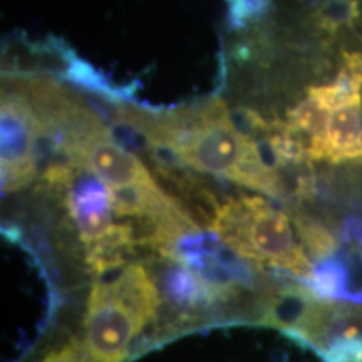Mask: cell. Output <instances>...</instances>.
<instances>
[{"label": "cell", "instance_id": "cell-1", "mask_svg": "<svg viewBox=\"0 0 362 362\" xmlns=\"http://www.w3.org/2000/svg\"><path fill=\"white\" fill-rule=\"evenodd\" d=\"M156 146L173 149L185 166L200 173L223 176L274 198L284 193L282 180L262 160L257 139L238 133L221 99L166 111Z\"/></svg>", "mask_w": 362, "mask_h": 362}, {"label": "cell", "instance_id": "cell-2", "mask_svg": "<svg viewBox=\"0 0 362 362\" xmlns=\"http://www.w3.org/2000/svg\"><path fill=\"white\" fill-rule=\"evenodd\" d=\"M160 296L141 264H128L90 288L84 349L89 362H123L133 339L155 319Z\"/></svg>", "mask_w": 362, "mask_h": 362}, {"label": "cell", "instance_id": "cell-3", "mask_svg": "<svg viewBox=\"0 0 362 362\" xmlns=\"http://www.w3.org/2000/svg\"><path fill=\"white\" fill-rule=\"evenodd\" d=\"M210 230L238 259L297 275L309 272V260L298 247L288 216L260 197L225 202L211 218Z\"/></svg>", "mask_w": 362, "mask_h": 362}, {"label": "cell", "instance_id": "cell-4", "mask_svg": "<svg viewBox=\"0 0 362 362\" xmlns=\"http://www.w3.org/2000/svg\"><path fill=\"white\" fill-rule=\"evenodd\" d=\"M39 163L37 110L24 93L4 89L0 107L2 193L17 192L33 183Z\"/></svg>", "mask_w": 362, "mask_h": 362}, {"label": "cell", "instance_id": "cell-5", "mask_svg": "<svg viewBox=\"0 0 362 362\" xmlns=\"http://www.w3.org/2000/svg\"><path fill=\"white\" fill-rule=\"evenodd\" d=\"M66 208L74 223L86 253L98 250L119 237L123 223L112 216L110 188L101 178L84 166L74 165L66 188Z\"/></svg>", "mask_w": 362, "mask_h": 362}, {"label": "cell", "instance_id": "cell-6", "mask_svg": "<svg viewBox=\"0 0 362 362\" xmlns=\"http://www.w3.org/2000/svg\"><path fill=\"white\" fill-rule=\"evenodd\" d=\"M62 160L93 171L110 189L148 187L156 183L146 166L128 148L121 146L112 138L107 124L93 131L78 144L67 149Z\"/></svg>", "mask_w": 362, "mask_h": 362}, {"label": "cell", "instance_id": "cell-7", "mask_svg": "<svg viewBox=\"0 0 362 362\" xmlns=\"http://www.w3.org/2000/svg\"><path fill=\"white\" fill-rule=\"evenodd\" d=\"M307 155L312 160H361L362 158V107L361 103L346 104L330 112L324 139H310Z\"/></svg>", "mask_w": 362, "mask_h": 362}, {"label": "cell", "instance_id": "cell-8", "mask_svg": "<svg viewBox=\"0 0 362 362\" xmlns=\"http://www.w3.org/2000/svg\"><path fill=\"white\" fill-rule=\"evenodd\" d=\"M330 111L319 98L307 93L296 107L288 111V123L309 136V139H324L327 134Z\"/></svg>", "mask_w": 362, "mask_h": 362}, {"label": "cell", "instance_id": "cell-9", "mask_svg": "<svg viewBox=\"0 0 362 362\" xmlns=\"http://www.w3.org/2000/svg\"><path fill=\"white\" fill-rule=\"evenodd\" d=\"M357 13V0H324L315 12V22L329 33H337L341 27L351 25Z\"/></svg>", "mask_w": 362, "mask_h": 362}, {"label": "cell", "instance_id": "cell-10", "mask_svg": "<svg viewBox=\"0 0 362 362\" xmlns=\"http://www.w3.org/2000/svg\"><path fill=\"white\" fill-rule=\"evenodd\" d=\"M270 0H226L228 24L232 29H243L262 19L270 8Z\"/></svg>", "mask_w": 362, "mask_h": 362}, {"label": "cell", "instance_id": "cell-11", "mask_svg": "<svg viewBox=\"0 0 362 362\" xmlns=\"http://www.w3.org/2000/svg\"><path fill=\"white\" fill-rule=\"evenodd\" d=\"M44 362H89L84 349V341L78 337L71 339L61 349L49 352Z\"/></svg>", "mask_w": 362, "mask_h": 362}]
</instances>
